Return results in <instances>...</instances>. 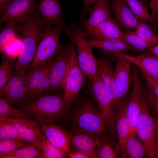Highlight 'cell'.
<instances>
[{
    "label": "cell",
    "instance_id": "6da1fadb",
    "mask_svg": "<svg viewBox=\"0 0 158 158\" xmlns=\"http://www.w3.org/2000/svg\"><path fill=\"white\" fill-rule=\"evenodd\" d=\"M64 122L69 129L86 132L97 136L108 133L96 104L89 93L79 96L72 103Z\"/></svg>",
    "mask_w": 158,
    "mask_h": 158
},
{
    "label": "cell",
    "instance_id": "7a4b0ae2",
    "mask_svg": "<svg viewBox=\"0 0 158 158\" xmlns=\"http://www.w3.org/2000/svg\"><path fill=\"white\" fill-rule=\"evenodd\" d=\"M58 92L29 101L22 109L37 121L56 123L64 122L70 106L66 102L63 93Z\"/></svg>",
    "mask_w": 158,
    "mask_h": 158
},
{
    "label": "cell",
    "instance_id": "3957f363",
    "mask_svg": "<svg viewBox=\"0 0 158 158\" xmlns=\"http://www.w3.org/2000/svg\"><path fill=\"white\" fill-rule=\"evenodd\" d=\"M65 30L74 42L78 62L84 76L90 80L94 78L98 74L99 62L85 31L74 22H71Z\"/></svg>",
    "mask_w": 158,
    "mask_h": 158
},
{
    "label": "cell",
    "instance_id": "277c9868",
    "mask_svg": "<svg viewBox=\"0 0 158 158\" xmlns=\"http://www.w3.org/2000/svg\"><path fill=\"white\" fill-rule=\"evenodd\" d=\"M66 25V22L63 21L54 26L46 27L28 71L48 61L58 53L62 46L60 37Z\"/></svg>",
    "mask_w": 158,
    "mask_h": 158
},
{
    "label": "cell",
    "instance_id": "5b68a950",
    "mask_svg": "<svg viewBox=\"0 0 158 158\" xmlns=\"http://www.w3.org/2000/svg\"><path fill=\"white\" fill-rule=\"evenodd\" d=\"M91 80L89 93L96 104L108 134L112 138H116L114 128L116 112L109 95L98 74Z\"/></svg>",
    "mask_w": 158,
    "mask_h": 158
},
{
    "label": "cell",
    "instance_id": "8992f818",
    "mask_svg": "<svg viewBox=\"0 0 158 158\" xmlns=\"http://www.w3.org/2000/svg\"><path fill=\"white\" fill-rule=\"evenodd\" d=\"M140 113L136 131L147 148L149 158H158V146L154 134V118L147 102L145 94L142 92L140 99Z\"/></svg>",
    "mask_w": 158,
    "mask_h": 158
},
{
    "label": "cell",
    "instance_id": "52a82bcc",
    "mask_svg": "<svg viewBox=\"0 0 158 158\" xmlns=\"http://www.w3.org/2000/svg\"><path fill=\"white\" fill-rule=\"evenodd\" d=\"M55 58V56L47 62L29 71L26 75L28 102L49 94V74Z\"/></svg>",
    "mask_w": 158,
    "mask_h": 158
},
{
    "label": "cell",
    "instance_id": "ba28073f",
    "mask_svg": "<svg viewBox=\"0 0 158 158\" xmlns=\"http://www.w3.org/2000/svg\"><path fill=\"white\" fill-rule=\"evenodd\" d=\"M68 45L70 61L63 94L66 103L70 107L79 97L85 77L78 64L73 40L70 39Z\"/></svg>",
    "mask_w": 158,
    "mask_h": 158
},
{
    "label": "cell",
    "instance_id": "9c48e42d",
    "mask_svg": "<svg viewBox=\"0 0 158 158\" xmlns=\"http://www.w3.org/2000/svg\"><path fill=\"white\" fill-rule=\"evenodd\" d=\"M39 0H15L0 8L1 22L6 23L14 22L23 23L28 20L36 11Z\"/></svg>",
    "mask_w": 158,
    "mask_h": 158
},
{
    "label": "cell",
    "instance_id": "30bf717a",
    "mask_svg": "<svg viewBox=\"0 0 158 158\" xmlns=\"http://www.w3.org/2000/svg\"><path fill=\"white\" fill-rule=\"evenodd\" d=\"M30 117L0 119L5 120L12 123L17 129L23 140L35 146L41 150L42 144L46 139L39 123Z\"/></svg>",
    "mask_w": 158,
    "mask_h": 158
},
{
    "label": "cell",
    "instance_id": "8fae6325",
    "mask_svg": "<svg viewBox=\"0 0 158 158\" xmlns=\"http://www.w3.org/2000/svg\"><path fill=\"white\" fill-rule=\"evenodd\" d=\"M0 97L13 107L22 109L28 102L26 75H14L0 90Z\"/></svg>",
    "mask_w": 158,
    "mask_h": 158
},
{
    "label": "cell",
    "instance_id": "7c38bea8",
    "mask_svg": "<svg viewBox=\"0 0 158 158\" xmlns=\"http://www.w3.org/2000/svg\"><path fill=\"white\" fill-rule=\"evenodd\" d=\"M70 58L68 44L62 45L55 56L49 74V94L64 89L69 68Z\"/></svg>",
    "mask_w": 158,
    "mask_h": 158
},
{
    "label": "cell",
    "instance_id": "4fadbf2b",
    "mask_svg": "<svg viewBox=\"0 0 158 158\" xmlns=\"http://www.w3.org/2000/svg\"><path fill=\"white\" fill-rule=\"evenodd\" d=\"M111 55L116 60L114 72L116 92L119 99L123 103L127 98L131 84L132 63L118 53H112Z\"/></svg>",
    "mask_w": 158,
    "mask_h": 158
},
{
    "label": "cell",
    "instance_id": "5bb4252c",
    "mask_svg": "<svg viewBox=\"0 0 158 158\" xmlns=\"http://www.w3.org/2000/svg\"><path fill=\"white\" fill-rule=\"evenodd\" d=\"M37 121L45 138L51 143L67 154L71 150V135L68 130L56 123Z\"/></svg>",
    "mask_w": 158,
    "mask_h": 158
},
{
    "label": "cell",
    "instance_id": "9a60e30c",
    "mask_svg": "<svg viewBox=\"0 0 158 158\" xmlns=\"http://www.w3.org/2000/svg\"><path fill=\"white\" fill-rule=\"evenodd\" d=\"M99 66L98 74L107 90L116 112L123 103L119 99L116 91L114 72L111 63L109 60L103 56L98 59Z\"/></svg>",
    "mask_w": 158,
    "mask_h": 158
},
{
    "label": "cell",
    "instance_id": "2e32d148",
    "mask_svg": "<svg viewBox=\"0 0 158 158\" xmlns=\"http://www.w3.org/2000/svg\"><path fill=\"white\" fill-rule=\"evenodd\" d=\"M133 79L132 91L128 98L127 114L130 126V133H136V128L140 113V99L142 91L139 75L135 70L133 72Z\"/></svg>",
    "mask_w": 158,
    "mask_h": 158
},
{
    "label": "cell",
    "instance_id": "e0dca14e",
    "mask_svg": "<svg viewBox=\"0 0 158 158\" xmlns=\"http://www.w3.org/2000/svg\"><path fill=\"white\" fill-rule=\"evenodd\" d=\"M68 130L71 135V147L74 150L85 154L90 158H96V150L98 136L79 130Z\"/></svg>",
    "mask_w": 158,
    "mask_h": 158
},
{
    "label": "cell",
    "instance_id": "ac0fdd59",
    "mask_svg": "<svg viewBox=\"0 0 158 158\" xmlns=\"http://www.w3.org/2000/svg\"><path fill=\"white\" fill-rule=\"evenodd\" d=\"M128 98L116 111L114 119L115 133L118 141L121 157L125 158V145L129 134L130 126L127 114Z\"/></svg>",
    "mask_w": 158,
    "mask_h": 158
},
{
    "label": "cell",
    "instance_id": "d6986e66",
    "mask_svg": "<svg viewBox=\"0 0 158 158\" xmlns=\"http://www.w3.org/2000/svg\"><path fill=\"white\" fill-rule=\"evenodd\" d=\"M38 8L46 26L54 27L64 21L59 0H41Z\"/></svg>",
    "mask_w": 158,
    "mask_h": 158
},
{
    "label": "cell",
    "instance_id": "ffe728a7",
    "mask_svg": "<svg viewBox=\"0 0 158 158\" xmlns=\"http://www.w3.org/2000/svg\"><path fill=\"white\" fill-rule=\"evenodd\" d=\"M110 4L116 20L118 25L127 30H135L139 20L125 0H112Z\"/></svg>",
    "mask_w": 158,
    "mask_h": 158
},
{
    "label": "cell",
    "instance_id": "44dd1931",
    "mask_svg": "<svg viewBox=\"0 0 158 158\" xmlns=\"http://www.w3.org/2000/svg\"><path fill=\"white\" fill-rule=\"evenodd\" d=\"M84 31L87 36L90 38H114L123 40V32L116 21L111 18L95 27Z\"/></svg>",
    "mask_w": 158,
    "mask_h": 158
},
{
    "label": "cell",
    "instance_id": "7402d4cb",
    "mask_svg": "<svg viewBox=\"0 0 158 158\" xmlns=\"http://www.w3.org/2000/svg\"><path fill=\"white\" fill-rule=\"evenodd\" d=\"M89 17L83 22L82 28L85 30L95 27L111 18L109 0H99L88 10Z\"/></svg>",
    "mask_w": 158,
    "mask_h": 158
},
{
    "label": "cell",
    "instance_id": "603a6c76",
    "mask_svg": "<svg viewBox=\"0 0 158 158\" xmlns=\"http://www.w3.org/2000/svg\"><path fill=\"white\" fill-rule=\"evenodd\" d=\"M118 53L158 81V57L149 52L136 56L121 52Z\"/></svg>",
    "mask_w": 158,
    "mask_h": 158
},
{
    "label": "cell",
    "instance_id": "cb8c5ba5",
    "mask_svg": "<svg viewBox=\"0 0 158 158\" xmlns=\"http://www.w3.org/2000/svg\"><path fill=\"white\" fill-rule=\"evenodd\" d=\"M88 42L89 44L93 47L107 52L117 53L125 51L136 50L123 40L117 38H90Z\"/></svg>",
    "mask_w": 158,
    "mask_h": 158
},
{
    "label": "cell",
    "instance_id": "d4e9b609",
    "mask_svg": "<svg viewBox=\"0 0 158 158\" xmlns=\"http://www.w3.org/2000/svg\"><path fill=\"white\" fill-rule=\"evenodd\" d=\"M96 158H115L121 155L118 144L107 133L98 137Z\"/></svg>",
    "mask_w": 158,
    "mask_h": 158
},
{
    "label": "cell",
    "instance_id": "484cf974",
    "mask_svg": "<svg viewBox=\"0 0 158 158\" xmlns=\"http://www.w3.org/2000/svg\"><path fill=\"white\" fill-rule=\"evenodd\" d=\"M149 158L146 147L136 133H129L125 145V158Z\"/></svg>",
    "mask_w": 158,
    "mask_h": 158
},
{
    "label": "cell",
    "instance_id": "4316f807",
    "mask_svg": "<svg viewBox=\"0 0 158 158\" xmlns=\"http://www.w3.org/2000/svg\"><path fill=\"white\" fill-rule=\"evenodd\" d=\"M21 24L14 22L7 23L6 26L0 33V53L4 51L11 42L18 39L20 32Z\"/></svg>",
    "mask_w": 158,
    "mask_h": 158
},
{
    "label": "cell",
    "instance_id": "83f0119b",
    "mask_svg": "<svg viewBox=\"0 0 158 158\" xmlns=\"http://www.w3.org/2000/svg\"><path fill=\"white\" fill-rule=\"evenodd\" d=\"M15 62L11 55L5 53L2 55L0 65V90L14 76Z\"/></svg>",
    "mask_w": 158,
    "mask_h": 158
},
{
    "label": "cell",
    "instance_id": "f1b7e54d",
    "mask_svg": "<svg viewBox=\"0 0 158 158\" xmlns=\"http://www.w3.org/2000/svg\"><path fill=\"white\" fill-rule=\"evenodd\" d=\"M135 31L146 43L148 50L158 44V35L146 21H139Z\"/></svg>",
    "mask_w": 158,
    "mask_h": 158
},
{
    "label": "cell",
    "instance_id": "f546056e",
    "mask_svg": "<svg viewBox=\"0 0 158 158\" xmlns=\"http://www.w3.org/2000/svg\"><path fill=\"white\" fill-rule=\"evenodd\" d=\"M135 16L139 21H149L154 27L156 22L148 11L149 7L139 0H125Z\"/></svg>",
    "mask_w": 158,
    "mask_h": 158
},
{
    "label": "cell",
    "instance_id": "4dcf8cb0",
    "mask_svg": "<svg viewBox=\"0 0 158 158\" xmlns=\"http://www.w3.org/2000/svg\"><path fill=\"white\" fill-rule=\"evenodd\" d=\"M41 151L37 147L30 144L11 152L0 154V158H41Z\"/></svg>",
    "mask_w": 158,
    "mask_h": 158
},
{
    "label": "cell",
    "instance_id": "1f68e13d",
    "mask_svg": "<svg viewBox=\"0 0 158 158\" xmlns=\"http://www.w3.org/2000/svg\"><path fill=\"white\" fill-rule=\"evenodd\" d=\"M30 117L22 109L13 107L5 99L0 97V118Z\"/></svg>",
    "mask_w": 158,
    "mask_h": 158
},
{
    "label": "cell",
    "instance_id": "d6a6232c",
    "mask_svg": "<svg viewBox=\"0 0 158 158\" xmlns=\"http://www.w3.org/2000/svg\"><path fill=\"white\" fill-rule=\"evenodd\" d=\"M8 139L23 140L17 129L12 123L0 119V140Z\"/></svg>",
    "mask_w": 158,
    "mask_h": 158
},
{
    "label": "cell",
    "instance_id": "836d02e7",
    "mask_svg": "<svg viewBox=\"0 0 158 158\" xmlns=\"http://www.w3.org/2000/svg\"><path fill=\"white\" fill-rule=\"evenodd\" d=\"M123 40L136 50L143 51L148 49L145 42L133 30H127L123 32Z\"/></svg>",
    "mask_w": 158,
    "mask_h": 158
},
{
    "label": "cell",
    "instance_id": "e575fe53",
    "mask_svg": "<svg viewBox=\"0 0 158 158\" xmlns=\"http://www.w3.org/2000/svg\"><path fill=\"white\" fill-rule=\"evenodd\" d=\"M41 158H63L68 157L67 154L57 148L46 139L41 149Z\"/></svg>",
    "mask_w": 158,
    "mask_h": 158
},
{
    "label": "cell",
    "instance_id": "d590c367",
    "mask_svg": "<svg viewBox=\"0 0 158 158\" xmlns=\"http://www.w3.org/2000/svg\"><path fill=\"white\" fill-rule=\"evenodd\" d=\"M31 144L20 139L0 140V154L5 153Z\"/></svg>",
    "mask_w": 158,
    "mask_h": 158
},
{
    "label": "cell",
    "instance_id": "8d00e7d4",
    "mask_svg": "<svg viewBox=\"0 0 158 158\" xmlns=\"http://www.w3.org/2000/svg\"><path fill=\"white\" fill-rule=\"evenodd\" d=\"M150 111L153 117L158 118V99L150 91L145 94Z\"/></svg>",
    "mask_w": 158,
    "mask_h": 158
},
{
    "label": "cell",
    "instance_id": "74e56055",
    "mask_svg": "<svg viewBox=\"0 0 158 158\" xmlns=\"http://www.w3.org/2000/svg\"><path fill=\"white\" fill-rule=\"evenodd\" d=\"M140 71L150 91L158 99V81L154 79L145 72Z\"/></svg>",
    "mask_w": 158,
    "mask_h": 158
},
{
    "label": "cell",
    "instance_id": "f35d334b",
    "mask_svg": "<svg viewBox=\"0 0 158 158\" xmlns=\"http://www.w3.org/2000/svg\"><path fill=\"white\" fill-rule=\"evenodd\" d=\"M99 0H83V5L82 10L79 14V16L83 22L85 20L88 14V10L92 6Z\"/></svg>",
    "mask_w": 158,
    "mask_h": 158
},
{
    "label": "cell",
    "instance_id": "ab89813d",
    "mask_svg": "<svg viewBox=\"0 0 158 158\" xmlns=\"http://www.w3.org/2000/svg\"><path fill=\"white\" fill-rule=\"evenodd\" d=\"M151 15L156 22L158 18V0H149Z\"/></svg>",
    "mask_w": 158,
    "mask_h": 158
},
{
    "label": "cell",
    "instance_id": "60d3db41",
    "mask_svg": "<svg viewBox=\"0 0 158 158\" xmlns=\"http://www.w3.org/2000/svg\"><path fill=\"white\" fill-rule=\"evenodd\" d=\"M67 156L70 158H90L87 154L82 152L71 150L67 153Z\"/></svg>",
    "mask_w": 158,
    "mask_h": 158
},
{
    "label": "cell",
    "instance_id": "b9f144b4",
    "mask_svg": "<svg viewBox=\"0 0 158 158\" xmlns=\"http://www.w3.org/2000/svg\"><path fill=\"white\" fill-rule=\"evenodd\" d=\"M153 118L155 138L158 146V118L154 117H153Z\"/></svg>",
    "mask_w": 158,
    "mask_h": 158
},
{
    "label": "cell",
    "instance_id": "7bdbcfd3",
    "mask_svg": "<svg viewBox=\"0 0 158 158\" xmlns=\"http://www.w3.org/2000/svg\"><path fill=\"white\" fill-rule=\"evenodd\" d=\"M148 50L149 53L158 57V44L153 46Z\"/></svg>",
    "mask_w": 158,
    "mask_h": 158
},
{
    "label": "cell",
    "instance_id": "ee69618b",
    "mask_svg": "<svg viewBox=\"0 0 158 158\" xmlns=\"http://www.w3.org/2000/svg\"><path fill=\"white\" fill-rule=\"evenodd\" d=\"M15 0H0V8Z\"/></svg>",
    "mask_w": 158,
    "mask_h": 158
},
{
    "label": "cell",
    "instance_id": "f6af8a7d",
    "mask_svg": "<svg viewBox=\"0 0 158 158\" xmlns=\"http://www.w3.org/2000/svg\"><path fill=\"white\" fill-rule=\"evenodd\" d=\"M143 4L146 5L147 2L148 0H139Z\"/></svg>",
    "mask_w": 158,
    "mask_h": 158
},
{
    "label": "cell",
    "instance_id": "bcb514c9",
    "mask_svg": "<svg viewBox=\"0 0 158 158\" xmlns=\"http://www.w3.org/2000/svg\"></svg>",
    "mask_w": 158,
    "mask_h": 158
}]
</instances>
